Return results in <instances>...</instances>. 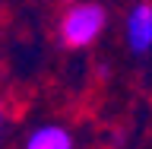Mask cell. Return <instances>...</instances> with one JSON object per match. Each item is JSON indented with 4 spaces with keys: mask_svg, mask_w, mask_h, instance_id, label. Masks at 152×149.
I'll list each match as a JSON object with an SVG mask.
<instances>
[{
    "mask_svg": "<svg viewBox=\"0 0 152 149\" xmlns=\"http://www.w3.org/2000/svg\"><path fill=\"white\" fill-rule=\"evenodd\" d=\"M104 29H108V10L98 0H73L60 13L57 35H60L64 48L76 51V48H92Z\"/></svg>",
    "mask_w": 152,
    "mask_h": 149,
    "instance_id": "cell-1",
    "label": "cell"
},
{
    "mask_svg": "<svg viewBox=\"0 0 152 149\" xmlns=\"http://www.w3.org/2000/svg\"><path fill=\"white\" fill-rule=\"evenodd\" d=\"M124 38L130 54H152V0H136L124 16Z\"/></svg>",
    "mask_w": 152,
    "mask_h": 149,
    "instance_id": "cell-2",
    "label": "cell"
},
{
    "mask_svg": "<svg viewBox=\"0 0 152 149\" xmlns=\"http://www.w3.org/2000/svg\"><path fill=\"white\" fill-rule=\"evenodd\" d=\"M22 149H76V140L64 124L48 121V124H38V127L28 130Z\"/></svg>",
    "mask_w": 152,
    "mask_h": 149,
    "instance_id": "cell-3",
    "label": "cell"
},
{
    "mask_svg": "<svg viewBox=\"0 0 152 149\" xmlns=\"http://www.w3.org/2000/svg\"><path fill=\"white\" fill-rule=\"evenodd\" d=\"M3 127H7V102L0 98V137H3Z\"/></svg>",
    "mask_w": 152,
    "mask_h": 149,
    "instance_id": "cell-4",
    "label": "cell"
}]
</instances>
